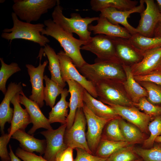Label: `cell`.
I'll list each match as a JSON object with an SVG mask.
<instances>
[{"mask_svg": "<svg viewBox=\"0 0 161 161\" xmlns=\"http://www.w3.org/2000/svg\"><path fill=\"white\" fill-rule=\"evenodd\" d=\"M43 23L45 28L42 31L41 34L51 36L57 40L77 68L87 63L80 52L81 47L87 42L76 38L72 33L64 30L51 19L45 20Z\"/></svg>", "mask_w": 161, "mask_h": 161, "instance_id": "obj_1", "label": "cell"}, {"mask_svg": "<svg viewBox=\"0 0 161 161\" xmlns=\"http://www.w3.org/2000/svg\"><path fill=\"white\" fill-rule=\"evenodd\" d=\"M11 17L13 27L3 30L1 35L2 38L10 41L17 39L28 40L44 47L50 42L47 37L41 33L45 27L44 23L32 24L23 22L19 20L13 12L11 13Z\"/></svg>", "mask_w": 161, "mask_h": 161, "instance_id": "obj_2", "label": "cell"}, {"mask_svg": "<svg viewBox=\"0 0 161 161\" xmlns=\"http://www.w3.org/2000/svg\"><path fill=\"white\" fill-rule=\"evenodd\" d=\"M63 9L60 4L55 7L52 13L53 21L65 31L77 34L80 40L87 42L90 40L92 37L88 26L93 21H97L99 17L82 18L79 14L72 13L70 17L68 18L63 15Z\"/></svg>", "mask_w": 161, "mask_h": 161, "instance_id": "obj_3", "label": "cell"}, {"mask_svg": "<svg viewBox=\"0 0 161 161\" xmlns=\"http://www.w3.org/2000/svg\"><path fill=\"white\" fill-rule=\"evenodd\" d=\"M78 69L82 75L93 83L107 79L122 82L126 79L122 64L116 62L95 59L94 64L86 63Z\"/></svg>", "mask_w": 161, "mask_h": 161, "instance_id": "obj_4", "label": "cell"}, {"mask_svg": "<svg viewBox=\"0 0 161 161\" xmlns=\"http://www.w3.org/2000/svg\"><path fill=\"white\" fill-rule=\"evenodd\" d=\"M13 12L22 20L36 21L49 10L60 4L58 0H14Z\"/></svg>", "mask_w": 161, "mask_h": 161, "instance_id": "obj_5", "label": "cell"}, {"mask_svg": "<svg viewBox=\"0 0 161 161\" xmlns=\"http://www.w3.org/2000/svg\"><path fill=\"white\" fill-rule=\"evenodd\" d=\"M120 83L115 80L107 79L94 83L99 100L105 104L134 106V103L123 91Z\"/></svg>", "mask_w": 161, "mask_h": 161, "instance_id": "obj_6", "label": "cell"}, {"mask_svg": "<svg viewBox=\"0 0 161 161\" xmlns=\"http://www.w3.org/2000/svg\"><path fill=\"white\" fill-rule=\"evenodd\" d=\"M86 121L82 108L76 110L74 123L71 127L66 129L64 136L65 143L73 149H83L93 154L88 146L85 133Z\"/></svg>", "mask_w": 161, "mask_h": 161, "instance_id": "obj_7", "label": "cell"}, {"mask_svg": "<svg viewBox=\"0 0 161 161\" xmlns=\"http://www.w3.org/2000/svg\"><path fill=\"white\" fill-rule=\"evenodd\" d=\"M80 49L95 54L97 56L96 59L97 60L121 64L117 56L113 41L109 36L97 34L92 37L90 40L81 47Z\"/></svg>", "mask_w": 161, "mask_h": 161, "instance_id": "obj_8", "label": "cell"}, {"mask_svg": "<svg viewBox=\"0 0 161 161\" xmlns=\"http://www.w3.org/2000/svg\"><path fill=\"white\" fill-rule=\"evenodd\" d=\"M57 55L63 81L65 83L68 80L75 81L81 85L94 97H98L94 84L80 74L71 58L64 51H60Z\"/></svg>", "mask_w": 161, "mask_h": 161, "instance_id": "obj_9", "label": "cell"}, {"mask_svg": "<svg viewBox=\"0 0 161 161\" xmlns=\"http://www.w3.org/2000/svg\"><path fill=\"white\" fill-rule=\"evenodd\" d=\"M82 109L87 125L86 137L88 145L92 154L95 155L101 139L103 129L107 123L110 120L96 116L85 103Z\"/></svg>", "mask_w": 161, "mask_h": 161, "instance_id": "obj_10", "label": "cell"}, {"mask_svg": "<svg viewBox=\"0 0 161 161\" xmlns=\"http://www.w3.org/2000/svg\"><path fill=\"white\" fill-rule=\"evenodd\" d=\"M66 123L56 129L47 130L40 132L45 138L46 147L43 157L48 161H55L57 155L68 146L64 141Z\"/></svg>", "mask_w": 161, "mask_h": 161, "instance_id": "obj_11", "label": "cell"}, {"mask_svg": "<svg viewBox=\"0 0 161 161\" xmlns=\"http://www.w3.org/2000/svg\"><path fill=\"white\" fill-rule=\"evenodd\" d=\"M42 56L41 55L40 56V62L37 67L31 64H27L25 65L30 77V81L32 88V94L29 96V98L37 103L40 108H42L44 104V73L45 68L49 63L48 61L47 60L41 64Z\"/></svg>", "mask_w": 161, "mask_h": 161, "instance_id": "obj_12", "label": "cell"}, {"mask_svg": "<svg viewBox=\"0 0 161 161\" xmlns=\"http://www.w3.org/2000/svg\"><path fill=\"white\" fill-rule=\"evenodd\" d=\"M109 36L114 45L117 56L122 64L131 66L143 59L144 52L136 47L129 39Z\"/></svg>", "mask_w": 161, "mask_h": 161, "instance_id": "obj_13", "label": "cell"}, {"mask_svg": "<svg viewBox=\"0 0 161 161\" xmlns=\"http://www.w3.org/2000/svg\"><path fill=\"white\" fill-rule=\"evenodd\" d=\"M144 1L146 7L140 14L141 18L136 29L137 33L145 37H152L161 13L154 0Z\"/></svg>", "mask_w": 161, "mask_h": 161, "instance_id": "obj_14", "label": "cell"}, {"mask_svg": "<svg viewBox=\"0 0 161 161\" xmlns=\"http://www.w3.org/2000/svg\"><path fill=\"white\" fill-rule=\"evenodd\" d=\"M144 3V0H140L138 6L128 10H120L112 7L106 8L100 11V16L106 18L113 24L122 25L132 35L137 33L136 28L129 23L127 18L133 13H142L145 9Z\"/></svg>", "mask_w": 161, "mask_h": 161, "instance_id": "obj_15", "label": "cell"}, {"mask_svg": "<svg viewBox=\"0 0 161 161\" xmlns=\"http://www.w3.org/2000/svg\"><path fill=\"white\" fill-rule=\"evenodd\" d=\"M113 108L117 114L138 127L142 132H147L151 116L133 106L106 103Z\"/></svg>", "mask_w": 161, "mask_h": 161, "instance_id": "obj_16", "label": "cell"}, {"mask_svg": "<svg viewBox=\"0 0 161 161\" xmlns=\"http://www.w3.org/2000/svg\"><path fill=\"white\" fill-rule=\"evenodd\" d=\"M20 104L24 105L30 117L32 126L28 131L30 135L33 134L35 131L40 128L47 130L52 129L48 119L46 117L41 110L37 103L27 98L23 92L19 96Z\"/></svg>", "mask_w": 161, "mask_h": 161, "instance_id": "obj_17", "label": "cell"}, {"mask_svg": "<svg viewBox=\"0 0 161 161\" xmlns=\"http://www.w3.org/2000/svg\"><path fill=\"white\" fill-rule=\"evenodd\" d=\"M21 83L11 82L8 85L4 97L0 104V127L2 134L4 133L6 123H11L13 113V109L10 107L11 101L17 93L23 92Z\"/></svg>", "mask_w": 161, "mask_h": 161, "instance_id": "obj_18", "label": "cell"}, {"mask_svg": "<svg viewBox=\"0 0 161 161\" xmlns=\"http://www.w3.org/2000/svg\"><path fill=\"white\" fill-rule=\"evenodd\" d=\"M161 61V47L144 52L139 62L130 66L134 76L142 75L155 70Z\"/></svg>", "mask_w": 161, "mask_h": 161, "instance_id": "obj_19", "label": "cell"}, {"mask_svg": "<svg viewBox=\"0 0 161 161\" xmlns=\"http://www.w3.org/2000/svg\"><path fill=\"white\" fill-rule=\"evenodd\" d=\"M66 82L68 84V91L70 95L69 104L70 110L66 122V129H68L74 123L77 110L79 108H83L84 106L83 95L85 89L75 81L68 80Z\"/></svg>", "mask_w": 161, "mask_h": 161, "instance_id": "obj_20", "label": "cell"}, {"mask_svg": "<svg viewBox=\"0 0 161 161\" xmlns=\"http://www.w3.org/2000/svg\"><path fill=\"white\" fill-rule=\"evenodd\" d=\"M97 22L95 25L90 24L88 27V30L92 31L95 35L102 34L129 39L131 36V34L126 28L119 25L112 23L104 17L100 16Z\"/></svg>", "mask_w": 161, "mask_h": 161, "instance_id": "obj_21", "label": "cell"}, {"mask_svg": "<svg viewBox=\"0 0 161 161\" xmlns=\"http://www.w3.org/2000/svg\"><path fill=\"white\" fill-rule=\"evenodd\" d=\"M21 93L16 94L11 101V103L14 107L13 115L9 133L11 137L18 130L25 131L27 126L32 123L27 110L23 109L20 105L19 96Z\"/></svg>", "mask_w": 161, "mask_h": 161, "instance_id": "obj_22", "label": "cell"}, {"mask_svg": "<svg viewBox=\"0 0 161 161\" xmlns=\"http://www.w3.org/2000/svg\"><path fill=\"white\" fill-rule=\"evenodd\" d=\"M11 138L18 141L21 148L26 151L31 153L35 151L41 155L44 154L46 147V140L36 139L21 130L15 132Z\"/></svg>", "mask_w": 161, "mask_h": 161, "instance_id": "obj_23", "label": "cell"}, {"mask_svg": "<svg viewBox=\"0 0 161 161\" xmlns=\"http://www.w3.org/2000/svg\"><path fill=\"white\" fill-rule=\"evenodd\" d=\"M83 100L88 108L100 117L111 120L120 117L113 108L96 99L85 89L83 93Z\"/></svg>", "mask_w": 161, "mask_h": 161, "instance_id": "obj_24", "label": "cell"}, {"mask_svg": "<svg viewBox=\"0 0 161 161\" xmlns=\"http://www.w3.org/2000/svg\"><path fill=\"white\" fill-rule=\"evenodd\" d=\"M122 64L126 76L123 85L126 94L134 103H137L141 98L148 97V92L134 79L130 66Z\"/></svg>", "mask_w": 161, "mask_h": 161, "instance_id": "obj_25", "label": "cell"}, {"mask_svg": "<svg viewBox=\"0 0 161 161\" xmlns=\"http://www.w3.org/2000/svg\"><path fill=\"white\" fill-rule=\"evenodd\" d=\"M69 92L66 88H64L61 94L60 100L52 108L49 113L48 120L51 124L58 122L62 124L66 123L67 119L69 114L68 108L69 102L66 100V97Z\"/></svg>", "mask_w": 161, "mask_h": 161, "instance_id": "obj_26", "label": "cell"}, {"mask_svg": "<svg viewBox=\"0 0 161 161\" xmlns=\"http://www.w3.org/2000/svg\"><path fill=\"white\" fill-rule=\"evenodd\" d=\"M42 50L48 60V67L51 74L50 79L64 88L66 84L61 77L60 64L57 54L56 53L54 49L48 44L44 47Z\"/></svg>", "mask_w": 161, "mask_h": 161, "instance_id": "obj_27", "label": "cell"}, {"mask_svg": "<svg viewBox=\"0 0 161 161\" xmlns=\"http://www.w3.org/2000/svg\"><path fill=\"white\" fill-rule=\"evenodd\" d=\"M138 3L137 0H92L90 1L92 9L96 12L109 7L121 11L129 10L137 6Z\"/></svg>", "mask_w": 161, "mask_h": 161, "instance_id": "obj_28", "label": "cell"}, {"mask_svg": "<svg viewBox=\"0 0 161 161\" xmlns=\"http://www.w3.org/2000/svg\"><path fill=\"white\" fill-rule=\"evenodd\" d=\"M119 125L124 138L129 144L138 143L144 139V136L142 131L134 125L120 118Z\"/></svg>", "mask_w": 161, "mask_h": 161, "instance_id": "obj_29", "label": "cell"}, {"mask_svg": "<svg viewBox=\"0 0 161 161\" xmlns=\"http://www.w3.org/2000/svg\"><path fill=\"white\" fill-rule=\"evenodd\" d=\"M129 39L136 47L144 52L161 47V37H146L136 33Z\"/></svg>", "mask_w": 161, "mask_h": 161, "instance_id": "obj_30", "label": "cell"}, {"mask_svg": "<svg viewBox=\"0 0 161 161\" xmlns=\"http://www.w3.org/2000/svg\"><path fill=\"white\" fill-rule=\"evenodd\" d=\"M129 145V144L126 141L116 142L101 140L95 155L101 158L107 159L117 150Z\"/></svg>", "mask_w": 161, "mask_h": 161, "instance_id": "obj_31", "label": "cell"}, {"mask_svg": "<svg viewBox=\"0 0 161 161\" xmlns=\"http://www.w3.org/2000/svg\"><path fill=\"white\" fill-rule=\"evenodd\" d=\"M44 80L45 83L44 90V100L46 105L52 108L57 97L61 94L64 88L49 78L47 75L44 76Z\"/></svg>", "mask_w": 161, "mask_h": 161, "instance_id": "obj_32", "label": "cell"}, {"mask_svg": "<svg viewBox=\"0 0 161 161\" xmlns=\"http://www.w3.org/2000/svg\"><path fill=\"white\" fill-rule=\"evenodd\" d=\"M120 117L109 121L103 131L101 140H106L116 142L126 141L119 125Z\"/></svg>", "mask_w": 161, "mask_h": 161, "instance_id": "obj_33", "label": "cell"}, {"mask_svg": "<svg viewBox=\"0 0 161 161\" xmlns=\"http://www.w3.org/2000/svg\"><path fill=\"white\" fill-rule=\"evenodd\" d=\"M1 67L0 70V90L4 95L7 92L6 85L8 79L14 74L21 71L17 63H11L9 64H6L3 58H0Z\"/></svg>", "mask_w": 161, "mask_h": 161, "instance_id": "obj_34", "label": "cell"}, {"mask_svg": "<svg viewBox=\"0 0 161 161\" xmlns=\"http://www.w3.org/2000/svg\"><path fill=\"white\" fill-rule=\"evenodd\" d=\"M139 83L147 91L148 101L155 105L161 104V85L148 82Z\"/></svg>", "mask_w": 161, "mask_h": 161, "instance_id": "obj_35", "label": "cell"}, {"mask_svg": "<svg viewBox=\"0 0 161 161\" xmlns=\"http://www.w3.org/2000/svg\"><path fill=\"white\" fill-rule=\"evenodd\" d=\"M138 159L134 149L127 146L119 149L107 159L108 161H133Z\"/></svg>", "mask_w": 161, "mask_h": 161, "instance_id": "obj_36", "label": "cell"}, {"mask_svg": "<svg viewBox=\"0 0 161 161\" xmlns=\"http://www.w3.org/2000/svg\"><path fill=\"white\" fill-rule=\"evenodd\" d=\"M148 129L150 136L144 140L143 145L145 147H149L152 146L156 138L161 135V116L155 117L154 119L149 123Z\"/></svg>", "mask_w": 161, "mask_h": 161, "instance_id": "obj_37", "label": "cell"}, {"mask_svg": "<svg viewBox=\"0 0 161 161\" xmlns=\"http://www.w3.org/2000/svg\"><path fill=\"white\" fill-rule=\"evenodd\" d=\"M135 153L143 161H161V147L156 146L150 149L137 148Z\"/></svg>", "mask_w": 161, "mask_h": 161, "instance_id": "obj_38", "label": "cell"}, {"mask_svg": "<svg viewBox=\"0 0 161 161\" xmlns=\"http://www.w3.org/2000/svg\"><path fill=\"white\" fill-rule=\"evenodd\" d=\"M134 105L151 116H161V107L151 103L146 97L141 98L137 103H134Z\"/></svg>", "mask_w": 161, "mask_h": 161, "instance_id": "obj_39", "label": "cell"}, {"mask_svg": "<svg viewBox=\"0 0 161 161\" xmlns=\"http://www.w3.org/2000/svg\"><path fill=\"white\" fill-rule=\"evenodd\" d=\"M134 78L138 82H148L161 85V72L157 70L144 75L134 76Z\"/></svg>", "mask_w": 161, "mask_h": 161, "instance_id": "obj_40", "label": "cell"}, {"mask_svg": "<svg viewBox=\"0 0 161 161\" xmlns=\"http://www.w3.org/2000/svg\"><path fill=\"white\" fill-rule=\"evenodd\" d=\"M11 137L9 134L4 133L0 137V157L1 161H10L7 145Z\"/></svg>", "mask_w": 161, "mask_h": 161, "instance_id": "obj_41", "label": "cell"}, {"mask_svg": "<svg viewBox=\"0 0 161 161\" xmlns=\"http://www.w3.org/2000/svg\"><path fill=\"white\" fill-rule=\"evenodd\" d=\"M75 149L77 154L74 161H108L107 159L100 158L83 149L78 148Z\"/></svg>", "mask_w": 161, "mask_h": 161, "instance_id": "obj_42", "label": "cell"}, {"mask_svg": "<svg viewBox=\"0 0 161 161\" xmlns=\"http://www.w3.org/2000/svg\"><path fill=\"white\" fill-rule=\"evenodd\" d=\"M15 154L18 157L23 161H48L41 156L26 151L20 148H17Z\"/></svg>", "mask_w": 161, "mask_h": 161, "instance_id": "obj_43", "label": "cell"}, {"mask_svg": "<svg viewBox=\"0 0 161 161\" xmlns=\"http://www.w3.org/2000/svg\"><path fill=\"white\" fill-rule=\"evenodd\" d=\"M73 149L68 147L56 156L55 161H74L73 158Z\"/></svg>", "mask_w": 161, "mask_h": 161, "instance_id": "obj_44", "label": "cell"}, {"mask_svg": "<svg viewBox=\"0 0 161 161\" xmlns=\"http://www.w3.org/2000/svg\"><path fill=\"white\" fill-rule=\"evenodd\" d=\"M153 37H161V14L154 30Z\"/></svg>", "mask_w": 161, "mask_h": 161, "instance_id": "obj_45", "label": "cell"}, {"mask_svg": "<svg viewBox=\"0 0 161 161\" xmlns=\"http://www.w3.org/2000/svg\"><path fill=\"white\" fill-rule=\"evenodd\" d=\"M9 148L10 149L9 154L11 158L10 161H21L14 153L10 145H9Z\"/></svg>", "mask_w": 161, "mask_h": 161, "instance_id": "obj_46", "label": "cell"}, {"mask_svg": "<svg viewBox=\"0 0 161 161\" xmlns=\"http://www.w3.org/2000/svg\"><path fill=\"white\" fill-rule=\"evenodd\" d=\"M156 2L159 10L161 13V0H156Z\"/></svg>", "mask_w": 161, "mask_h": 161, "instance_id": "obj_47", "label": "cell"}, {"mask_svg": "<svg viewBox=\"0 0 161 161\" xmlns=\"http://www.w3.org/2000/svg\"><path fill=\"white\" fill-rule=\"evenodd\" d=\"M155 142L158 143H161V135L157 136L155 140Z\"/></svg>", "mask_w": 161, "mask_h": 161, "instance_id": "obj_48", "label": "cell"}, {"mask_svg": "<svg viewBox=\"0 0 161 161\" xmlns=\"http://www.w3.org/2000/svg\"><path fill=\"white\" fill-rule=\"evenodd\" d=\"M155 70L161 72V61Z\"/></svg>", "mask_w": 161, "mask_h": 161, "instance_id": "obj_49", "label": "cell"}, {"mask_svg": "<svg viewBox=\"0 0 161 161\" xmlns=\"http://www.w3.org/2000/svg\"><path fill=\"white\" fill-rule=\"evenodd\" d=\"M133 161H143V160L141 158V159H137V160H136Z\"/></svg>", "mask_w": 161, "mask_h": 161, "instance_id": "obj_50", "label": "cell"}]
</instances>
